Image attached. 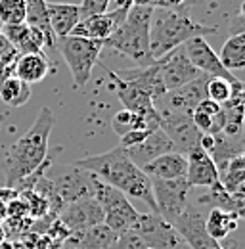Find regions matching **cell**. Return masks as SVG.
<instances>
[{"label":"cell","instance_id":"6da1fadb","mask_svg":"<svg viewBox=\"0 0 245 249\" xmlns=\"http://www.w3.org/2000/svg\"><path fill=\"white\" fill-rule=\"evenodd\" d=\"M73 165L94 175L102 182L117 188L126 197L144 201L152 209V213H157L155 199H153L152 178L128 159L126 152L121 146H117L109 152L98 154V156L83 157V159L75 161Z\"/></svg>","mask_w":245,"mask_h":249},{"label":"cell","instance_id":"7a4b0ae2","mask_svg":"<svg viewBox=\"0 0 245 249\" xmlns=\"http://www.w3.org/2000/svg\"><path fill=\"white\" fill-rule=\"evenodd\" d=\"M54 126V111L42 107L29 130L16 140L6 159V184L8 188L19 186L33 177L48 157V140Z\"/></svg>","mask_w":245,"mask_h":249},{"label":"cell","instance_id":"3957f363","mask_svg":"<svg viewBox=\"0 0 245 249\" xmlns=\"http://www.w3.org/2000/svg\"><path fill=\"white\" fill-rule=\"evenodd\" d=\"M216 27H207L190 18L184 6L153 8L150 19V50L153 60L163 58L167 52L182 46L193 36L214 35Z\"/></svg>","mask_w":245,"mask_h":249},{"label":"cell","instance_id":"277c9868","mask_svg":"<svg viewBox=\"0 0 245 249\" xmlns=\"http://www.w3.org/2000/svg\"><path fill=\"white\" fill-rule=\"evenodd\" d=\"M152 14V6H130V10L124 16V21L117 27V31L104 40V48L121 52L122 56L136 63V67L152 65L155 62L150 50Z\"/></svg>","mask_w":245,"mask_h":249},{"label":"cell","instance_id":"5b68a950","mask_svg":"<svg viewBox=\"0 0 245 249\" xmlns=\"http://www.w3.org/2000/svg\"><path fill=\"white\" fill-rule=\"evenodd\" d=\"M56 46L61 52L69 71H71L73 87L83 89L90 81L94 65H98L100 54L104 50V42L85 38V36L67 35V36L56 38Z\"/></svg>","mask_w":245,"mask_h":249},{"label":"cell","instance_id":"8992f818","mask_svg":"<svg viewBox=\"0 0 245 249\" xmlns=\"http://www.w3.org/2000/svg\"><path fill=\"white\" fill-rule=\"evenodd\" d=\"M92 197L104 209V222L113 232L121 234L126 230H132L140 211L134 209V205L130 203V199L122 192H119L117 188L109 186V184H105V182H102L100 178L94 177Z\"/></svg>","mask_w":245,"mask_h":249},{"label":"cell","instance_id":"52a82bcc","mask_svg":"<svg viewBox=\"0 0 245 249\" xmlns=\"http://www.w3.org/2000/svg\"><path fill=\"white\" fill-rule=\"evenodd\" d=\"M46 180L56 190L58 197L65 203H71L81 197L92 196L94 175L75 167V165H61L54 167L46 173Z\"/></svg>","mask_w":245,"mask_h":249},{"label":"cell","instance_id":"ba28073f","mask_svg":"<svg viewBox=\"0 0 245 249\" xmlns=\"http://www.w3.org/2000/svg\"><path fill=\"white\" fill-rule=\"evenodd\" d=\"M132 232H136L150 249H184L182 238L175 226L157 213H138Z\"/></svg>","mask_w":245,"mask_h":249},{"label":"cell","instance_id":"9c48e42d","mask_svg":"<svg viewBox=\"0 0 245 249\" xmlns=\"http://www.w3.org/2000/svg\"><path fill=\"white\" fill-rule=\"evenodd\" d=\"M182 46H184V50H186L188 60L192 62V65H193L197 71H201V73H205V75H209V77H220V79L228 81V83L232 85V90L244 89V83H242L232 71H228V69L220 63L218 54H214V50L211 48V44L205 40V36H193V38L186 40Z\"/></svg>","mask_w":245,"mask_h":249},{"label":"cell","instance_id":"30bf717a","mask_svg":"<svg viewBox=\"0 0 245 249\" xmlns=\"http://www.w3.org/2000/svg\"><path fill=\"white\" fill-rule=\"evenodd\" d=\"M152 190L157 215L173 222L186 209L188 205V194L192 188L188 186L186 178H173V180H163V178H152Z\"/></svg>","mask_w":245,"mask_h":249},{"label":"cell","instance_id":"8fae6325","mask_svg":"<svg viewBox=\"0 0 245 249\" xmlns=\"http://www.w3.org/2000/svg\"><path fill=\"white\" fill-rule=\"evenodd\" d=\"M209 79H211L209 75L201 73L192 83L184 85V87L176 89V90L165 92L153 104L155 109L157 111H173V113L192 115V111L195 109V106L207 98V83H209Z\"/></svg>","mask_w":245,"mask_h":249},{"label":"cell","instance_id":"7c38bea8","mask_svg":"<svg viewBox=\"0 0 245 249\" xmlns=\"http://www.w3.org/2000/svg\"><path fill=\"white\" fill-rule=\"evenodd\" d=\"M171 224L190 249H224L220 242H216L207 234L205 217L193 203H188L186 209Z\"/></svg>","mask_w":245,"mask_h":249},{"label":"cell","instance_id":"4fadbf2b","mask_svg":"<svg viewBox=\"0 0 245 249\" xmlns=\"http://www.w3.org/2000/svg\"><path fill=\"white\" fill-rule=\"evenodd\" d=\"M155 63H157L159 77H161V83L167 92L180 89L201 75V71H197L188 60L184 46H178V48L167 52L163 58L155 60Z\"/></svg>","mask_w":245,"mask_h":249},{"label":"cell","instance_id":"5bb4252c","mask_svg":"<svg viewBox=\"0 0 245 249\" xmlns=\"http://www.w3.org/2000/svg\"><path fill=\"white\" fill-rule=\"evenodd\" d=\"M161 117L159 128L173 140L175 150L180 154H188L192 148L199 146L201 132L195 128L192 115L186 113H173V111H157Z\"/></svg>","mask_w":245,"mask_h":249},{"label":"cell","instance_id":"9a60e30c","mask_svg":"<svg viewBox=\"0 0 245 249\" xmlns=\"http://www.w3.org/2000/svg\"><path fill=\"white\" fill-rule=\"evenodd\" d=\"M58 218L73 234H79L94 224L104 222V209L92 196H88V197H81L71 203H65L58 213Z\"/></svg>","mask_w":245,"mask_h":249},{"label":"cell","instance_id":"2e32d148","mask_svg":"<svg viewBox=\"0 0 245 249\" xmlns=\"http://www.w3.org/2000/svg\"><path fill=\"white\" fill-rule=\"evenodd\" d=\"M130 8H122L117 6L115 10H105L102 14H94L88 18H83L71 35L75 36H85V38H92V40H105L109 38L113 33L117 31V27L124 21V16Z\"/></svg>","mask_w":245,"mask_h":249},{"label":"cell","instance_id":"e0dca14e","mask_svg":"<svg viewBox=\"0 0 245 249\" xmlns=\"http://www.w3.org/2000/svg\"><path fill=\"white\" fill-rule=\"evenodd\" d=\"M186 159H188L186 182L190 188H209L218 182V169L214 161L199 146L192 148L186 154Z\"/></svg>","mask_w":245,"mask_h":249},{"label":"cell","instance_id":"ac0fdd59","mask_svg":"<svg viewBox=\"0 0 245 249\" xmlns=\"http://www.w3.org/2000/svg\"><path fill=\"white\" fill-rule=\"evenodd\" d=\"M124 152H126L128 159H130L136 167L142 169L144 165H148L155 157L163 156V154H169V152H176V150H175L173 140H171L161 128H155V130H152L142 142H138L136 146L126 148Z\"/></svg>","mask_w":245,"mask_h":249},{"label":"cell","instance_id":"d6986e66","mask_svg":"<svg viewBox=\"0 0 245 249\" xmlns=\"http://www.w3.org/2000/svg\"><path fill=\"white\" fill-rule=\"evenodd\" d=\"M2 35L10 40V44L18 50V54H36L42 52L46 48V38L44 35L29 27L27 23H19V25H2Z\"/></svg>","mask_w":245,"mask_h":249},{"label":"cell","instance_id":"ffe728a7","mask_svg":"<svg viewBox=\"0 0 245 249\" xmlns=\"http://www.w3.org/2000/svg\"><path fill=\"white\" fill-rule=\"evenodd\" d=\"M142 171L150 178H163V180L186 178L188 159L180 152H169V154H163V156L155 157L148 165H144Z\"/></svg>","mask_w":245,"mask_h":249},{"label":"cell","instance_id":"44dd1931","mask_svg":"<svg viewBox=\"0 0 245 249\" xmlns=\"http://www.w3.org/2000/svg\"><path fill=\"white\" fill-rule=\"evenodd\" d=\"M48 10V19L50 27L56 35V38L67 36L75 29V25L83 19L79 4H69V2H46Z\"/></svg>","mask_w":245,"mask_h":249},{"label":"cell","instance_id":"7402d4cb","mask_svg":"<svg viewBox=\"0 0 245 249\" xmlns=\"http://www.w3.org/2000/svg\"><path fill=\"white\" fill-rule=\"evenodd\" d=\"M192 121L201 134H220L224 130V107L205 98L192 111Z\"/></svg>","mask_w":245,"mask_h":249},{"label":"cell","instance_id":"603a6c76","mask_svg":"<svg viewBox=\"0 0 245 249\" xmlns=\"http://www.w3.org/2000/svg\"><path fill=\"white\" fill-rule=\"evenodd\" d=\"M50 71V62L42 52L36 54H21L16 65H14V77L21 79L27 85H35L40 83Z\"/></svg>","mask_w":245,"mask_h":249},{"label":"cell","instance_id":"cb8c5ba5","mask_svg":"<svg viewBox=\"0 0 245 249\" xmlns=\"http://www.w3.org/2000/svg\"><path fill=\"white\" fill-rule=\"evenodd\" d=\"M197 203H207V205H213V209H224V211L236 213L240 218L244 217V194H228L220 186V182L209 186V194L199 197Z\"/></svg>","mask_w":245,"mask_h":249},{"label":"cell","instance_id":"d4e9b609","mask_svg":"<svg viewBox=\"0 0 245 249\" xmlns=\"http://www.w3.org/2000/svg\"><path fill=\"white\" fill-rule=\"evenodd\" d=\"M25 23L44 35L48 48L56 46V35L50 27L46 0H25Z\"/></svg>","mask_w":245,"mask_h":249},{"label":"cell","instance_id":"484cf974","mask_svg":"<svg viewBox=\"0 0 245 249\" xmlns=\"http://www.w3.org/2000/svg\"><path fill=\"white\" fill-rule=\"evenodd\" d=\"M117 236L119 234L113 232L105 222H100V224H94L90 228L79 232L75 242L83 249H107L113 246Z\"/></svg>","mask_w":245,"mask_h":249},{"label":"cell","instance_id":"4316f807","mask_svg":"<svg viewBox=\"0 0 245 249\" xmlns=\"http://www.w3.org/2000/svg\"><path fill=\"white\" fill-rule=\"evenodd\" d=\"M238 222H240V217L236 213H230L224 209H211L205 218V230L211 238L220 242L238 228Z\"/></svg>","mask_w":245,"mask_h":249},{"label":"cell","instance_id":"83f0119b","mask_svg":"<svg viewBox=\"0 0 245 249\" xmlns=\"http://www.w3.org/2000/svg\"><path fill=\"white\" fill-rule=\"evenodd\" d=\"M218 182L228 194H244L245 184V159L242 156L232 157L222 171H218Z\"/></svg>","mask_w":245,"mask_h":249},{"label":"cell","instance_id":"f1b7e54d","mask_svg":"<svg viewBox=\"0 0 245 249\" xmlns=\"http://www.w3.org/2000/svg\"><path fill=\"white\" fill-rule=\"evenodd\" d=\"M220 63L232 71V69H244L245 67V33L232 35L222 44V50L218 54Z\"/></svg>","mask_w":245,"mask_h":249},{"label":"cell","instance_id":"f546056e","mask_svg":"<svg viewBox=\"0 0 245 249\" xmlns=\"http://www.w3.org/2000/svg\"><path fill=\"white\" fill-rule=\"evenodd\" d=\"M31 98V85L23 83L18 77H8L0 85V100L12 107H21L29 102Z\"/></svg>","mask_w":245,"mask_h":249},{"label":"cell","instance_id":"4dcf8cb0","mask_svg":"<svg viewBox=\"0 0 245 249\" xmlns=\"http://www.w3.org/2000/svg\"><path fill=\"white\" fill-rule=\"evenodd\" d=\"M25 23V0H0V25Z\"/></svg>","mask_w":245,"mask_h":249},{"label":"cell","instance_id":"1f68e13d","mask_svg":"<svg viewBox=\"0 0 245 249\" xmlns=\"http://www.w3.org/2000/svg\"><path fill=\"white\" fill-rule=\"evenodd\" d=\"M21 199H23V201H25V205H27L29 217L44 218L48 213H50V203H48V199H46L42 194H38L35 188H31V190H23Z\"/></svg>","mask_w":245,"mask_h":249},{"label":"cell","instance_id":"d6a6232c","mask_svg":"<svg viewBox=\"0 0 245 249\" xmlns=\"http://www.w3.org/2000/svg\"><path fill=\"white\" fill-rule=\"evenodd\" d=\"M207 98L216 104H226L232 98V85L220 77H211L207 83Z\"/></svg>","mask_w":245,"mask_h":249},{"label":"cell","instance_id":"836d02e7","mask_svg":"<svg viewBox=\"0 0 245 249\" xmlns=\"http://www.w3.org/2000/svg\"><path fill=\"white\" fill-rule=\"evenodd\" d=\"M107 249H150V248L142 242V238L136 232L126 230V232H121L117 236V240L113 242V246Z\"/></svg>","mask_w":245,"mask_h":249},{"label":"cell","instance_id":"e575fe53","mask_svg":"<svg viewBox=\"0 0 245 249\" xmlns=\"http://www.w3.org/2000/svg\"><path fill=\"white\" fill-rule=\"evenodd\" d=\"M111 0H81L79 8H81V16L83 18H88V16H94V14H102L107 10Z\"/></svg>","mask_w":245,"mask_h":249},{"label":"cell","instance_id":"d590c367","mask_svg":"<svg viewBox=\"0 0 245 249\" xmlns=\"http://www.w3.org/2000/svg\"><path fill=\"white\" fill-rule=\"evenodd\" d=\"M19 58L18 50L10 44V40L0 35V62H4L6 65H16V60Z\"/></svg>","mask_w":245,"mask_h":249},{"label":"cell","instance_id":"8d00e7d4","mask_svg":"<svg viewBox=\"0 0 245 249\" xmlns=\"http://www.w3.org/2000/svg\"><path fill=\"white\" fill-rule=\"evenodd\" d=\"M150 134V130H130V132H126V134H122L121 136V146L122 150H126V148H130V146H136L138 142H142L146 136Z\"/></svg>","mask_w":245,"mask_h":249},{"label":"cell","instance_id":"74e56055","mask_svg":"<svg viewBox=\"0 0 245 249\" xmlns=\"http://www.w3.org/2000/svg\"><path fill=\"white\" fill-rule=\"evenodd\" d=\"M134 6H152V8H176L175 0H132Z\"/></svg>","mask_w":245,"mask_h":249},{"label":"cell","instance_id":"f35d334b","mask_svg":"<svg viewBox=\"0 0 245 249\" xmlns=\"http://www.w3.org/2000/svg\"><path fill=\"white\" fill-rule=\"evenodd\" d=\"M245 31V25H244V8H240L238 16L234 18V21L230 23V36L232 35H240V33Z\"/></svg>","mask_w":245,"mask_h":249},{"label":"cell","instance_id":"ab89813d","mask_svg":"<svg viewBox=\"0 0 245 249\" xmlns=\"http://www.w3.org/2000/svg\"><path fill=\"white\" fill-rule=\"evenodd\" d=\"M18 197V190L16 188H0V199L4 201V203H10L12 199H16Z\"/></svg>","mask_w":245,"mask_h":249},{"label":"cell","instance_id":"60d3db41","mask_svg":"<svg viewBox=\"0 0 245 249\" xmlns=\"http://www.w3.org/2000/svg\"><path fill=\"white\" fill-rule=\"evenodd\" d=\"M61 249H83V248H81V246L75 242V238H73V236H69V244H65Z\"/></svg>","mask_w":245,"mask_h":249},{"label":"cell","instance_id":"b9f144b4","mask_svg":"<svg viewBox=\"0 0 245 249\" xmlns=\"http://www.w3.org/2000/svg\"><path fill=\"white\" fill-rule=\"evenodd\" d=\"M6 218V203L0 199V222Z\"/></svg>","mask_w":245,"mask_h":249},{"label":"cell","instance_id":"7bdbcfd3","mask_svg":"<svg viewBox=\"0 0 245 249\" xmlns=\"http://www.w3.org/2000/svg\"><path fill=\"white\" fill-rule=\"evenodd\" d=\"M4 242H6V228L0 224V246H2Z\"/></svg>","mask_w":245,"mask_h":249},{"label":"cell","instance_id":"ee69618b","mask_svg":"<svg viewBox=\"0 0 245 249\" xmlns=\"http://www.w3.org/2000/svg\"><path fill=\"white\" fill-rule=\"evenodd\" d=\"M0 35H2V25H0Z\"/></svg>","mask_w":245,"mask_h":249},{"label":"cell","instance_id":"f6af8a7d","mask_svg":"<svg viewBox=\"0 0 245 249\" xmlns=\"http://www.w3.org/2000/svg\"><path fill=\"white\" fill-rule=\"evenodd\" d=\"M224 249H228V248H224Z\"/></svg>","mask_w":245,"mask_h":249}]
</instances>
